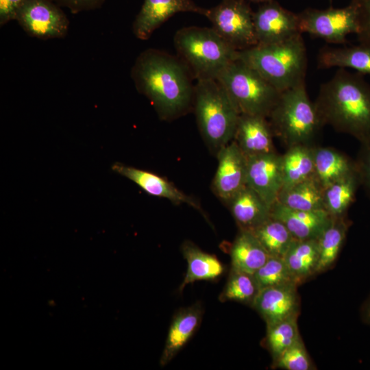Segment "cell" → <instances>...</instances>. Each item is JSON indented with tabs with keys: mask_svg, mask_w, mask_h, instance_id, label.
<instances>
[{
	"mask_svg": "<svg viewBox=\"0 0 370 370\" xmlns=\"http://www.w3.org/2000/svg\"><path fill=\"white\" fill-rule=\"evenodd\" d=\"M131 77L138 92L150 101L161 119H175L193 108L194 78L177 56L146 49L136 59Z\"/></svg>",
	"mask_w": 370,
	"mask_h": 370,
	"instance_id": "obj_1",
	"label": "cell"
},
{
	"mask_svg": "<svg viewBox=\"0 0 370 370\" xmlns=\"http://www.w3.org/2000/svg\"><path fill=\"white\" fill-rule=\"evenodd\" d=\"M314 104L323 125L360 143L370 141V85L362 74L338 69L321 85Z\"/></svg>",
	"mask_w": 370,
	"mask_h": 370,
	"instance_id": "obj_2",
	"label": "cell"
},
{
	"mask_svg": "<svg viewBox=\"0 0 370 370\" xmlns=\"http://www.w3.org/2000/svg\"><path fill=\"white\" fill-rule=\"evenodd\" d=\"M237 58L257 71L280 92L306 82L308 59L301 34L280 42L240 50Z\"/></svg>",
	"mask_w": 370,
	"mask_h": 370,
	"instance_id": "obj_3",
	"label": "cell"
},
{
	"mask_svg": "<svg viewBox=\"0 0 370 370\" xmlns=\"http://www.w3.org/2000/svg\"><path fill=\"white\" fill-rule=\"evenodd\" d=\"M196 81L193 108L201 136L217 155L234 140L241 114L217 79Z\"/></svg>",
	"mask_w": 370,
	"mask_h": 370,
	"instance_id": "obj_4",
	"label": "cell"
},
{
	"mask_svg": "<svg viewBox=\"0 0 370 370\" xmlns=\"http://www.w3.org/2000/svg\"><path fill=\"white\" fill-rule=\"evenodd\" d=\"M177 56L196 80L214 79L238 58V50L212 27H185L174 35Z\"/></svg>",
	"mask_w": 370,
	"mask_h": 370,
	"instance_id": "obj_5",
	"label": "cell"
},
{
	"mask_svg": "<svg viewBox=\"0 0 370 370\" xmlns=\"http://www.w3.org/2000/svg\"><path fill=\"white\" fill-rule=\"evenodd\" d=\"M268 118L273 135L287 148L313 145L323 126L309 99L306 82L282 92Z\"/></svg>",
	"mask_w": 370,
	"mask_h": 370,
	"instance_id": "obj_6",
	"label": "cell"
},
{
	"mask_svg": "<svg viewBox=\"0 0 370 370\" xmlns=\"http://www.w3.org/2000/svg\"><path fill=\"white\" fill-rule=\"evenodd\" d=\"M240 114L268 118L281 92L257 71L237 58L217 79Z\"/></svg>",
	"mask_w": 370,
	"mask_h": 370,
	"instance_id": "obj_7",
	"label": "cell"
},
{
	"mask_svg": "<svg viewBox=\"0 0 370 370\" xmlns=\"http://www.w3.org/2000/svg\"><path fill=\"white\" fill-rule=\"evenodd\" d=\"M246 0H222L206 9L204 16L214 31L238 51L258 44L254 25V12Z\"/></svg>",
	"mask_w": 370,
	"mask_h": 370,
	"instance_id": "obj_8",
	"label": "cell"
},
{
	"mask_svg": "<svg viewBox=\"0 0 370 370\" xmlns=\"http://www.w3.org/2000/svg\"><path fill=\"white\" fill-rule=\"evenodd\" d=\"M297 16L301 34H309L329 43H345L349 34H356L358 30L357 14L350 3L341 8H307Z\"/></svg>",
	"mask_w": 370,
	"mask_h": 370,
	"instance_id": "obj_9",
	"label": "cell"
},
{
	"mask_svg": "<svg viewBox=\"0 0 370 370\" xmlns=\"http://www.w3.org/2000/svg\"><path fill=\"white\" fill-rule=\"evenodd\" d=\"M14 20L29 36L43 40L64 38L69 25L64 12L52 0H25Z\"/></svg>",
	"mask_w": 370,
	"mask_h": 370,
	"instance_id": "obj_10",
	"label": "cell"
},
{
	"mask_svg": "<svg viewBox=\"0 0 370 370\" xmlns=\"http://www.w3.org/2000/svg\"><path fill=\"white\" fill-rule=\"evenodd\" d=\"M254 25L257 45L278 43L301 34L297 14L274 0L262 3L254 12Z\"/></svg>",
	"mask_w": 370,
	"mask_h": 370,
	"instance_id": "obj_11",
	"label": "cell"
},
{
	"mask_svg": "<svg viewBox=\"0 0 370 370\" xmlns=\"http://www.w3.org/2000/svg\"><path fill=\"white\" fill-rule=\"evenodd\" d=\"M246 185L271 207L284 185L282 155L274 151L247 157Z\"/></svg>",
	"mask_w": 370,
	"mask_h": 370,
	"instance_id": "obj_12",
	"label": "cell"
},
{
	"mask_svg": "<svg viewBox=\"0 0 370 370\" xmlns=\"http://www.w3.org/2000/svg\"><path fill=\"white\" fill-rule=\"evenodd\" d=\"M218 166L212 181V190L226 202L246 185L247 157L234 140L217 153Z\"/></svg>",
	"mask_w": 370,
	"mask_h": 370,
	"instance_id": "obj_13",
	"label": "cell"
},
{
	"mask_svg": "<svg viewBox=\"0 0 370 370\" xmlns=\"http://www.w3.org/2000/svg\"><path fill=\"white\" fill-rule=\"evenodd\" d=\"M206 11L192 0H144L133 23V33L137 38L145 40L177 13L188 12L204 15Z\"/></svg>",
	"mask_w": 370,
	"mask_h": 370,
	"instance_id": "obj_14",
	"label": "cell"
},
{
	"mask_svg": "<svg viewBox=\"0 0 370 370\" xmlns=\"http://www.w3.org/2000/svg\"><path fill=\"white\" fill-rule=\"evenodd\" d=\"M297 286L286 285L260 289L251 307L259 313L267 326L298 317L300 300Z\"/></svg>",
	"mask_w": 370,
	"mask_h": 370,
	"instance_id": "obj_15",
	"label": "cell"
},
{
	"mask_svg": "<svg viewBox=\"0 0 370 370\" xmlns=\"http://www.w3.org/2000/svg\"><path fill=\"white\" fill-rule=\"evenodd\" d=\"M112 170L134 182L147 194L165 198L175 204H186L206 217L199 204L184 193L167 180L153 172L127 166L120 162L112 164Z\"/></svg>",
	"mask_w": 370,
	"mask_h": 370,
	"instance_id": "obj_16",
	"label": "cell"
},
{
	"mask_svg": "<svg viewBox=\"0 0 370 370\" xmlns=\"http://www.w3.org/2000/svg\"><path fill=\"white\" fill-rule=\"evenodd\" d=\"M271 217L282 221L297 240L318 239L332 219L325 210H294L278 201L271 206Z\"/></svg>",
	"mask_w": 370,
	"mask_h": 370,
	"instance_id": "obj_17",
	"label": "cell"
},
{
	"mask_svg": "<svg viewBox=\"0 0 370 370\" xmlns=\"http://www.w3.org/2000/svg\"><path fill=\"white\" fill-rule=\"evenodd\" d=\"M267 118L241 114L234 140L246 157L275 151Z\"/></svg>",
	"mask_w": 370,
	"mask_h": 370,
	"instance_id": "obj_18",
	"label": "cell"
},
{
	"mask_svg": "<svg viewBox=\"0 0 370 370\" xmlns=\"http://www.w3.org/2000/svg\"><path fill=\"white\" fill-rule=\"evenodd\" d=\"M203 312L201 304L196 303L175 313L160 357L161 367L169 363L190 339L200 325Z\"/></svg>",
	"mask_w": 370,
	"mask_h": 370,
	"instance_id": "obj_19",
	"label": "cell"
},
{
	"mask_svg": "<svg viewBox=\"0 0 370 370\" xmlns=\"http://www.w3.org/2000/svg\"><path fill=\"white\" fill-rule=\"evenodd\" d=\"M239 230L252 231L271 217V208L245 185L225 202Z\"/></svg>",
	"mask_w": 370,
	"mask_h": 370,
	"instance_id": "obj_20",
	"label": "cell"
},
{
	"mask_svg": "<svg viewBox=\"0 0 370 370\" xmlns=\"http://www.w3.org/2000/svg\"><path fill=\"white\" fill-rule=\"evenodd\" d=\"M181 251L187 262L186 275L178 292L181 293L188 284L201 280H214L225 272L223 264L214 255L204 251L190 241H184Z\"/></svg>",
	"mask_w": 370,
	"mask_h": 370,
	"instance_id": "obj_21",
	"label": "cell"
},
{
	"mask_svg": "<svg viewBox=\"0 0 370 370\" xmlns=\"http://www.w3.org/2000/svg\"><path fill=\"white\" fill-rule=\"evenodd\" d=\"M319 69L349 68L360 74L370 75V46L359 45L344 47H322L317 55Z\"/></svg>",
	"mask_w": 370,
	"mask_h": 370,
	"instance_id": "obj_22",
	"label": "cell"
},
{
	"mask_svg": "<svg viewBox=\"0 0 370 370\" xmlns=\"http://www.w3.org/2000/svg\"><path fill=\"white\" fill-rule=\"evenodd\" d=\"M231 268L254 275L269 254L251 232L239 230L230 249Z\"/></svg>",
	"mask_w": 370,
	"mask_h": 370,
	"instance_id": "obj_23",
	"label": "cell"
},
{
	"mask_svg": "<svg viewBox=\"0 0 370 370\" xmlns=\"http://www.w3.org/2000/svg\"><path fill=\"white\" fill-rule=\"evenodd\" d=\"M355 169V161L345 154L334 148L314 146V177L323 189Z\"/></svg>",
	"mask_w": 370,
	"mask_h": 370,
	"instance_id": "obj_24",
	"label": "cell"
},
{
	"mask_svg": "<svg viewBox=\"0 0 370 370\" xmlns=\"http://www.w3.org/2000/svg\"><path fill=\"white\" fill-rule=\"evenodd\" d=\"M277 201L294 210H324L323 188L313 176L282 188Z\"/></svg>",
	"mask_w": 370,
	"mask_h": 370,
	"instance_id": "obj_25",
	"label": "cell"
},
{
	"mask_svg": "<svg viewBox=\"0 0 370 370\" xmlns=\"http://www.w3.org/2000/svg\"><path fill=\"white\" fill-rule=\"evenodd\" d=\"M350 222L345 215L332 217L326 229L317 239L319 260L316 274L329 269L336 260L345 243Z\"/></svg>",
	"mask_w": 370,
	"mask_h": 370,
	"instance_id": "obj_26",
	"label": "cell"
},
{
	"mask_svg": "<svg viewBox=\"0 0 370 370\" xmlns=\"http://www.w3.org/2000/svg\"><path fill=\"white\" fill-rule=\"evenodd\" d=\"M283 258L297 282L301 285L309 278L316 275L319 260L317 239H296Z\"/></svg>",
	"mask_w": 370,
	"mask_h": 370,
	"instance_id": "obj_27",
	"label": "cell"
},
{
	"mask_svg": "<svg viewBox=\"0 0 370 370\" xmlns=\"http://www.w3.org/2000/svg\"><path fill=\"white\" fill-rule=\"evenodd\" d=\"M314 145H297L282 155L284 187L314 176Z\"/></svg>",
	"mask_w": 370,
	"mask_h": 370,
	"instance_id": "obj_28",
	"label": "cell"
},
{
	"mask_svg": "<svg viewBox=\"0 0 370 370\" xmlns=\"http://www.w3.org/2000/svg\"><path fill=\"white\" fill-rule=\"evenodd\" d=\"M360 185L356 169L323 189L324 210L332 217L345 215Z\"/></svg>",
	"mask_w": 370,
	"mask_h": 370,
	"instance_id": "obj_29",
	"label": "cell"
},
{
	"mask_svg": "<svg viewBox=\"0 0 370 370\" xmlns=\"http://www.w3.org/2000/svg\"><path fill=\"white\" fill-rule=\"evenodd\" d=\"M251 232L270 256L284 258L296 240L282 221L271 217Z\"/></svg>",
	"mask_w": 370,
	"mask_h": 370,
	"instance_id": "obj_30",
	"label": "cell"
},
{
	"mask_svg": "<svg viewBox=\"0 0 370 370\" xmlns=\"http://www.w3.org/2000/svg\"><path fill=\"white\" fill-rule=\"evenodd\" d=\"M259 290L254 275L231 268L219 300L234 301L251 306Z\"/></svg>",
	"mask_w": 370,
	"mask_h": 370,
	"instance_id": "obj_31",
	"label": "cell"
},
{
	"mask_svg": "<svg viewBox=\"0 0 370 370\" xmlns=\"http://www.w3.org/2000/svg\"><path fill=\"white\" fill-rule=\"evenodd\" d=\"M297 318L291 317L267 326L265 341L273 360L301 338L298 329Z\"/></svg>",
	"mask_w": 370,
	"mask_h": 370,
	"instance_id": "obj_32",
	"label": "cell"
},
{
	"mask_svg": "<svg viewBox=\"0 0 370 370\" xmlns=\"http://www.w3.org/2000/svg\"><path fill=\"white\" fill-rule=\"evenodd\" d=\"M259 289L267 287L299 284L288 269L284 259L270 256L254 274Z\"/></svg>",
	"mask_w": 370,
	"mask_h": 370,
	"instance_id": "obj_33",
	"label": "cell"
},
{
	"mask_svg": "<svg viewBox=\"0 0 370 370\" xmlns=\"http://www.w3.org/2000/svg\"><path fill=\"white\" fill-rule=\"evenodd\" d=\"M273 367L284 370H313L316 369L301 338L273 360Z\"/></svg>",
	"mask_w": 370,
	"mask_h": 370,
	"instance_id": "obj_34",
	"label": "cell"
},
{
	"mask_svg": "<svg viewBox=\"0 0 370 370\" xmlns=\"http://www.w3.org/2000/svg\"><path fill=\"white\" fill-rule=\"evenodd\" d=\"M349 3L357 14L358 40L360 44L370 46V0H351Z\"/></svg>",
	"mask_w": 370,
	"mask_h": 370,
	"instance_id": "obj_35",
	"label": "cell"
},
{
	"mask_svg": "<svg viewBox=\"0 0 370 370\" xmlns=\"http://www.w3.org/2000/svg\"><path fill=\"white\" fill-rule=\"evenodd\" d=\"M355 163L360 185L370 198V141L360 143Z\"/></svg>",
	"mask_w": 370,
	"mask_h": 370,
	"instance_id": "obj_36",
	"label": "cell"
},
{
	"mask_svg": "<svg viewBox=\"0 0 370 370\" xmlns=\"http://www.w3.org/2000/svg\"><path fill=\"white\" fill-rule=\"evenodd\" d=\"M59 5L69 8L71 12H79L97 8L101 5L104 0H53Z\"/></svg>",
	"mask_w": 370,
	"mask_h": 370,
	"instance_id": "obj_37",
	"label": "cell"
},
{
	"mask_svg": "<svg viewBox=\"0 0 370 370\" xmlns=\"http://www.w3.org/2000/svg\"><path fill=\"white\" fill-rule=\"evenodd\" d=\"M25 0H0V25L15 19L19 7Z\"/></svg>",
	"mask_w": 370,
	"mask_h": 370,
	"instance_id": "obj_38",
	"label": "cell"
},
{
	"mask_svg": "<svg viewBox=\"0 0 370 370\" xmlns=\"http://www.w3.org/2000/svg\"><path fill=\"white\" fill-rule=\"evenodd\" d=\"M360 314L362 321L370 325V295L361 306Z\"/></svg>",
	"mask_w": 370,
	"mask_h": 370,
	"instance_id": "obj_39",
	"label": "cell"
},
{
	"mask_svg": "<svg viewBox=\"0 0 370 370\" xmlns=\"http://www.w3.org/2000/svg\"><path fill=\"white\" fill-rule=\"evenodd\" d=\"M247 1L253 2V3H264L269 1H271L273 0H246Z\"/></svg>",
	"mask_w": 370,
	"mask_h": 370,
	"instance_id": "obj_40",
	"label": "cell"
},
{
	"mask_svg": "<svg viewBox=\"0 0 370 370\" xmlns=\"http://www.w3.org/2000/svg\"><path fill=\"white\" fill-rule=\"evenodd\" d=\"M332 0H330V2L332 3Z\"/></svg>",
	"mask_w": 370,
	"mask_h": 370,
	"instance_id": "obj_41",
	"label": "cell"
}]
</instances>
